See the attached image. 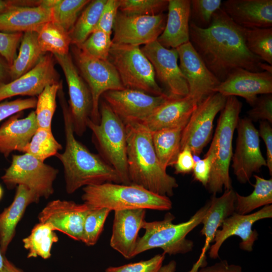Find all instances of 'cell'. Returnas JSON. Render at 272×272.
Here are the masks:
<instances>
[{"label": "cell", "instance_id": "1", "mask_svg": "<svg viewBox=\"0 0 272 272\" xmlns=\"http://www.w3.org/2000/svg\"><path fill=\"white\" fill-rule=\"evenodd\" d=\"M189 41L209 70L222 82L237 68L262 72V61L247 49L243 27L235 24L221 8L210 26L189 24Z\"/></svg>", "mask_w": 272, "mask_h": 272}, {"label": "cell", "instance_id": "2", "mask_svg": "<svg viewBox=\"0 0 272 272\" xmlns=\"http://www.w3.org/2000/svg\"><path fill=\"white\" fill-rule=\"evenodd\" d=\"M62 108L65 146L55 157L64 170L65 190L72 194L81 187L106 182L121 183L117 172L99 155L91 152L75 137L72 118L62 88L58 91Z\"/></svg>", "mask_w": 272, "mask_h": 272}, {"label": "cell", "instance_id": "3", "mask_svg": "<svg viewBox=\"0 0 272 272\" xmlns=\"http://www.w3.org/2000/svg\"><path fill=\"white\" fill-rule=\"evenodd\" d=\"M124 124L127 171L130 184L160 195L168 197L173 196L178 184L160 163L153 145L151 132L139 122Z\"/></svg>", "mask_w": 272, "mask_h": 272}, {"label": "cell", "instance_id": "4", "mask_svg": "<svg viewBox=\"0 0 272 272\" xmlns=\"http://www.w3.org/2000/svg\"><path fill=\"white\" fill-rule=\"evenodd\" d=\"M82 190L81 198L91 208H105L116 211L131 209L168 211L172 208L169 197L132 184L106 182L87 186Z\"/></svg>", "mask_w": 272, "mask_h": 272}, {"label": "cell", "instance_id": "5", "mask_svg": "<svg viewBox=\"0 0 272 272\" xmlns=\"http://www.w3.org/2000/svg\"><path fill=\"white\" fill-rule=\"evenodd\" d=\"M209 205V202H207L188 220L179 224L173 223L175 217L170 213L162 220H145L142 225L145 233L138 240L133 256L155 248L162 249L163 253L169 255L185 254L192 251L194 243L186 236L201 223Z\"/></svg>", "mask_w": 272, "mask_h": 272}, {"label": "cell", "instance_id": "6", "mask_svg": "<svg viewBox=\"0 0 272 272\" xmlns=\"http://www.w3.org/2000/svg\"><path fill=\"white\" fill-rule=\"evenodd\" d=\"M242 108V103L236 97H228L217 122L209 149L214 154V162L207 187L213 195L221 193L223 189L232 188L229 174L232 141Z\"/></svg>", "mask_w": 272, "mask_h": 272}, {"label": "cell", "instance_id": "7", "mask_svg": "<svg viewBox=\"0 0 272 272\" xmlns=\"http://www.w3.org/2000/svg\"><path fill=\"white\" fill-rule=\"evenodd\" d=\"M100 120L94 123L90 118L87 126L100 156L118 173L122 184H130L127 166V139L125 125L105 101L99 108Z\"/></svg>", "mask_w": 272, "mask_h": 272}, {"label": "cell", "instance_id": "8", "mask_svg": "<svg viewBox=\"0 0 272 272\" xmlns=\"http://www.w3.org/2000/svg\"><path fill=\"white\" fill-rule=\"evenodd\" d=\"M108 60L124 88L155 96L166 94L157 83L153 66L139 46L112 43Z\"/></svg>", "mask_w": 272, "mask_h": 272}, {"label": "cell", "instance_id": "9", "mask_svg": "<svg viewBox=\"0 0 272 272\" xmlns=\"http://www.w3.org/2000/svg\"><path fill=\"white\" fill-rule=\"evenodd\" d=\"M58 170L32 155H13L10 166L1 177L9 189L25 186L39 199L48 198L54 192L53 183Z\"/></svg>", "mask_w": 272, "mask_h": 272}, {"label": "cell", "instance_id": "10", "mask_svg": "<svg viewBox=\"0 0 272 272\" xmlns=\"http://www.w3.org/2000/svg\"><path fill=\"white\" fill-rule=\"evenodd\" d=\"M72 51L75 64L91 93L92 109L90 119L95 123H99L100 97L108 91L120 90L124 88L116 69L108 60L94 58L75 45Z\"/></svg>", "mask_w": 272, "mask_h": 272}, {"label": "cell", "instance_id": "11", "mask_svg": "<svg viewBox=\"0 0 272 272\" xmlns=\"http://www.w3.org/2000/svg\"><path fill=\"white\" fill-rule=\"evenodd\" d=\"M227 98L214 93L197 104L182 131L181 150L188 147L192 154L200 156L211 140L214 119L224 108Z\"/></svg>", "mask_w": 272, "mask_h": 272}, {"label": "cell", "instance_id": "12", "mask_svg": "<svg viewBox=\"0 0 272 272\" xmlns=\"http://www.w3.org/2000/svg\"><path fill=\"white\" fill-rule=\"evenodd\" d=\"M236 129L237 138L232 167L237 180L246 183L254 173L266 166V162L260 151L258 130L252 121L247 117L239 118Z\"/></svg>", "mask_w": 272, "mask_h": 272}, {"label": "cell", "instance_id": "13", "mask_svg": "<svg viewBox=\"0 0 272 272\" xmlns=\"http://www.w3.org/2000/svg\"><path fill=\"white\" fill-rule=\"evenodd\" d=\"M61 68L68 86L69 108L75 134L82 136L87 128L92 109L90 89L80 75L70 53L53 55Z\"/></svg>", "mask_w": 272, "mask_h": 272}, {"label": "cell", "instance_id": "14", "mask_svg": "<svg viewBox=\"0 0 272 272\" xmlns=\"http://www.w3.org/2000/svg\"><path fill=\"white\" fill-rule=\"evenodd\" d=\"M167 15L130 16L118 11L113 25V44L147 45L157 40L164 30Z\"/></svg>", "mask_w": 272, "mask_h": 272}, {"label": "cell", "instance_id": "15", "mask_svg": "<svg viewBox=\"0 0 272 272\" xmlns=\"http://www.w3.org/2000/svg\"><path fill=\"white\" fill-rule=\"evenodd\" d=\"M141 48L153 65L156 77L167 90V94L172 98L187 96L188 87L178 64L176 49L165 48L157 40Z\"/></svg>", "mask_w": 272, "mask_h": 272}, {"label": "cell", "instance_id": "16", "mask_svg": "<svg viewBox=\"0 0 272 272\" xmlns=\"http://www.w3.org/2000/svg\"><path fill=\"white\" fill-rule=\"evenodd\" d=\"M102 96L124 124L141 121L170 97L167 94L155 96L127 88L108 91Z\"/></svg>", "mask_w": 272, "mask_h": 272}, {"label": "cell", "instance_id": "17", "mask_svg": "<svg viewBox=\"0 0 272 272\" xmlns=\"http://www.w3.org/2000/svg\"><path fill=\"white\" fill-rule=\"evenodd\" d=\"M272 217V205L264 206L259 210L251 214L241 215L236 212L226 218L221 225V229L216 231L213 242L210 247L209 256L212 259L219 257V252L224 242L232 236L241 239L239 247L241 249L251 251L258 234L252 230L253 225L260 220Z\"/></svg>", "mask_w": 272, "mask_h": 272}, {"label": "cell", "instance_id": "18", "mask_svg": "<svg viewBox=\"0 0 272 272\" xmlns=\"http://www.w3.org/2000/svg\"><path fill=\"white\" fill-rule=\"evenodd\" d=\"M55 58L45 53L37 64L18 78L0 84V102L16 96H38L48 85L59 83V75L55 67Z\"/></svg>", "mask_w": 272, "mask_h": 272}, {"label": "cell", "instance_id": "19", "mask_svg": "<svg viewBox=\"0 0 272 272\" xmlns=\"http://www.w3.org/2000/svg\"><path fill=\"white\" fill-rule=\"evenodd\" d=\"M176 49L179 67L188 85V96L198 104L214 93L221 82L207 67L190 41Z\"/></svg>", "mask_w": 272, "mask_h": 272}, {"label": "cell", "instance_id": "20", "mask_svg": "<svg viewBox=\"0 0 272 272\" xmlns=\"http://www.w3.org/2000/svg\"><path fill=\"white\" fill-rule=\"evenodd\" d=\"M90 207L85 203L55 199L49 202L38 215L39 222L47 223L54 231L81 241L83 226Z\"/></svg>", "mask_w": 272, "mask_h": 272}, {"label": "cell", "instance_id": "21", "mask_svg": "<svg viewBox=\"0 0 272 272\" xmlns=\"http://www.w3.org/2000/svg\"><path fill=\"white\" fill-rule=\"evenodd\" d=\"M214 93L226 97H243L252 106L258 95L272 93V73L235 69L215 89Z\"/></svg>", "mask_w": 272, "mask_h": 272}, {"label": "cell", "instance_id": "22", "mask_svg": "<svg viewBox=\"0 0 272 272\" xmlns=\"http://www.w3.org/2000/svg\"><path fill=\"white\" fill-rule=\"evenodd\" d=\"M146 210L114 211L110 245L126 259L133 258L140 230L145 221Z\"/></svg>", "mask_w": 272, "mask_h": 272}, {"label": "cell", "instance_id": "23", "mask_svg": "<svg viewBox=\"0 0 272 272\" xmlns=\"http://www.w3.org/2000/svg\"><path fill=\"white\" fill-rule=\"evenodd\" d=\"M221 9L240 27L272 28L271 0H227L222 2Z\"/></svg>", "mask_w": 272, "mask_h": 272}, {"label": "cell", "instance_id": "24", "mask_svg": "<svg viewBox=\"0 0 272 272\" xmlns=\"http://www.w3.org/2000/svg\"><path fill=\"white\" fill-rule=\"evenodd\" d=\"M51 21L50 9L40 4L17 6L0 13V32L16 33L37 32L44 24Z\"/></svg>", "mask_w": 272, "mask_h": 272}, {"label": "cell", "instance_id": "25", "mask_svg": "<svg viewBox=\"0 0 272 272\" xmlns=\"http://www.w3.org/2000/svg\"><path fill=\"white\" fill-rule=\"evenodd\" d=\"M22 114L12 115L0 126V153L5 158L14 151L24 153L38 128L35 111L24 118Z\"/></svg>", "mask_w": 272, "mask_h": 272}, {"label": "cell", "instance_id": "26", "mask_svg": "<svg viewBox=\"0 0 272 272\" xmlns=\"http://www.w3.org/2000/svg\"><path fill=\"white\" fill-rule=\"evenodd\" d=\"M197 105L188 95L182 98L169 97L139 122L151 132L175 126L187 122Z\"/></svg>", "mask_w": 272, "mask_h": 272}, {"label": "cell", "instance_id": "27", "mask_svg": "<svg viewBox=\"0 0 272 272\" xmlns=\"http://www.w3.org/2000/svg\"><path fill=\"white\" fill-rule=\"evenodd\" d=\"M164 31L157 41L167 48L176 49L189 41L190 0H168Z\"/></svg>", "mask_w": 272, "mask_h": 272}, {"label": "cell", "instance_id": "28", "mask_svg": "<svg viewBox=\"0 0 272 272\" xmlns=\"http://www.w3.org/2000/svg\"><path fill=\"white\" fill-rule=\"evenodd\" d=\"M13 201L0 213V248L5 255L15 237L16 227L28 206L40 199L24 185L17 186Z\"/></svg>", "mask_w": 272, "mask_h": 272}, {"label": "cell", "instance_id": "29", "mask_svg": "<svg viewBox=\"0 0 272 272\" xmlns=\"http://www.w3.org/2000/svg\"><path fill=\"white\" fill-rule=\"evenodd\" d=\"M236 192L233 188L226 190L220 197L213 195L209 201V209L201 222L203 227L200 234L205 236V240L198 259H206V253L216 231L224 221L235 212Z\"/></svg>", "mask_w": 272, "mask_h": 272}, {"label": "cell", "instance_id": "30", "mask_svg": "<svg viewBox=\"0 0 272 272\" xmlns=\"http://www.w3.org/2000/svg\"><path fill=\"white\" fill-rule=\"evenodd\" d=\"M187 122L175 126L151 131L153 145L157 157L165 169L169 166H174L181 151L182 133Z\"/></svg>", "mask_w": 272, "mask_h": 272}, {"label": "cell", "instance_id": "31", "mask_svg": "<svg viewBox=\"0 0 272 272\" xmlns=\"http://www.w3.org/2000/svg\"><path fill=\"white\" fill-rule=\"evenodd\" d=\"M19 46L17 57L10 66V82L31 70L45 54L38 44L36 32L24 33Z\"/></svg>", "mask_w": 272, "mask_h": 272}, {"label": "cell", "instance_id": "32", "mask_svg": "<svg viewBox=\"0 0 272 272\" xmlns=\"http://www.w3.org/2000/svg\"><path fill=\"white\" fill-rule=\"evenodd\" d=\"M58 241V237L50 224L39 222L33 227L29 235L23 239L22 242L28 250V258L40 257L47 259L51 256L53 244Z\"/></svg>", "mask_w": 272, "mask_h": 272}, {"label": "cell", "instance_id": "33", "mask_svg": "<svg viewBox=\"0 0 272 272\" xmlns=\"http://www.w3.org/2000/svg\"><path fill=\"white\" fill-rule=\"evenodd\" d=\"M39 47L44 53L64 55L69 53L71 39L69 32L61 26L50 21L37 32Z\"/></svg>", "mask_w": 272, "mask_h": 272}, {"label": "cell", "instance_id": "34", "mask_svg": "<svg viewBox=\"0 0 272 272\" xmlns=\"http://www.w3.org/2000/svg\"><path fill=\"white\" fill-rule=\"evenodd\" d=\"M254 189L249 195L243 196L236 192L235 212L250 214L253 210L272 203V179H266L257 175Z\"/></svg>", "mask_w": 272, "mask_h": 272}, {"label": "cell", "instance_id": "35", "mask_svg": "<svg viewBox=\"0 0 272 272\" xmlns=\"http://www.w3.org/2000/svg\"><path fill=\"white\" fill-rule=\"evenodd\" d=\"M89 0H45L44 5L50 9L51 22L70 32Z\"/></svg>", "mask_w": 272, "mask_h": 272}, {"label": "cell", "instance_id": "36", "mask_svg": "<svg viewBox=\"0 0 272 272\" xmlns=\"http://www.w3.org/2000/svg\"><path fill=\"white\" fill-rule=\"evenodd\" d=\"M107 0L91 1L69 32L71 44L80 45L95 30Z\"/></svg>", "mask_w": 272, "mask_h": 272}, {"label": "cell", "instance_id": "37", "mask_svg": "<svg viewBox=\"0 0 272 272\" xmlns=\"http://www.w3.org/2000/svg\"><path fill=\"white\" fill-rule=\"evenodd\" d=\"M246 46L261 61L272 64V28H243Z\"/></svg>", "mask_w": 272, "mask_h": 272}, {"label": "cell", "instance_id": "38", "mask_svg": "<svg viewBox=\"0 0 272 272\" xmlns=\"http://www.w3.org/2000/svg\"><path fill=\"white\" fill-rule=\"evenodd\" d=\"M62 146L54 137L52 130L38 127L24 153L29 154L41 161L55 156Z\"/></svg>", "mask_w": 272, "mask_h": 272}, {"label": "cell", "instance_id": "39", "mask_svg": "<svg viewBox=\"0 0 272 272\" xmlns=\"http://www.w3.org/2000/svg\"><path fill=\"white\" fill-rule=\"evenodd\" d=\"M61 87V82L48 85L38 96L35 112L38 127L51 130L56 96Z\"/></svg>", "mask_w": 272, "mask_h": 272}, {"label": "cell", "instance_id": "40", "mask_svg": "<svg viewBox=\"0 0 272 272\" xmlns=\"http://www.w3.org/2000/svg\"><path fill=\"white\" fill-rule=\"evenodd\" d=\"M111 211L105 208H90L84 221L81 242L89 246L96 244Z\"/></svg>", "mask_w": 272, "mask_h": 272}, {"label": "cell", "instance_id": "41", "mask_svg": "<svg viewBox=\"0 0 272 272\" xmlns=\"http://www.w3.org/2000/svg\"><path fill=\"white\" fill-rule=\"evenodd\" d=\"M168 0H120V12L130 16H153L163 13Z\"/></svg>", "mask_w": 272, "mask_h": 272}, {"label": "cell", "instance_id": "42", "mask_svg": "<svg viewBox=\"0 0 272 272\" xmlns=\"http://www.w3.org/2000/svg\"><path fill=\"white\" fill-rule=\"evenodd\" d=\"M111 35L96 29L80 45L76 46L94 58L108 60L112 44Z\"/></svg>", "mask_w": 272, "mask_h": 272}, {"label": "cell", "instance_id": "43", "mask_svg": "<svg viewBox=\"0 0 272 272\" xmlns=\"http://www.w3.org/2000/svg\"><path fill=\"white\" fill-rule=\"evenodd\" d=\"M222 3L221 0L190 1V22L199 28H208L214 14L221 8Z\"/></svg>", "mask_w": 272, "mask_h": 272}, {"label": "cell", "instance_id": "44", "mask_svg": "<svg viewBox=\"0 0 272 272\" xmlns=\"http://www.w3.org/2000/svg\"><path fill=\"white\" fill-rule=\"evenodd\" d=\"M165 258L164 253L158 254L148 260L118 266H109L105 272H159Z\"/></svg>", "mask_w": 272, "mask_h": 272}, {"label": "cell", "instance_id": "45", "mask_svg": "<svg viewBox=\"0 0 272 272\" xmlns=\"http://www.w3.org/2000/svg\"><path fill=\"white\" fill-rule=\"evenodd\" d=\"M252 121H266L272 123V95L267 94L258 97L252 108L247 112Z\"/></svg>", "mask_w": 272, "mask_h": 272}, {"label": "cell", "instance_id": "46", "mask_svg": "<svg viewBox=\"0 0 272 272\" xmlns=\"http://www.w3.org/2000/svg\"><path fill=\"white\" fill-rule=\"evenodd\" d=\"M23 36L22 33L0 32V53L11 66L16 58L17 51Z\"/></svg>", "mask_w": 272, "mask_h": 272}, {"label": "cell", "instance_id": "47", "mask_svg": "<svg viewBox=\"0 0 272 272\" xmlns=\"http://www.w3.org/2000/svg\"><path fill=\"white\" fill-rule=\"evenodd\" d=\"M37 101L34 97L0 102V122L25 110L35 108Z\"/></svg>", "mask_w": 272, "mask_h": 272}, {"label": "cell", "instance_id": "48", "mask_svg": "<svg viewBox=\"0 0 272 272\" xmlns=\"http://www.w3.org/2000/svg\"><path fill=\"white\" fill-rule=\"evenodd\" d=\"M119 6L120 0H107L95 30H100L111 35Z\"/></svg>", "mask_w": 272, "mask_h": 272}, {"label": "cell", "instance_id": "49", "mask_svg": "<svg viewBox=\"0 0 272 272\" xmlns=\"http://www.w3.org/2000/svg\"><path fill=\"white\" fill-rule=\"evenodd\" d=\"M214 162V154L208 150L205 157L195 162L193 169L194 180L201 183L207 187Z\"/></svg>", "mask_w": 272, "mask_h": 272}, {"label": "cell", "instance_id": "50", "mask_svg": "<svg viewBox=\"0 0 272 272\" xmlns=\"http://www.w3.org/2000/svg\"><path fill=\"white\" fill-rule=\"evenodd\" d=\"M195 162L193 154L188 147H185L179 153L174 165L175 174H187L192 171Z\"/></svg>", "mask_w": 272, "mask_h": 272}, {"label": "cell", "instance_id": "51", "mask_svg": "<svg viewBox=\"0 0 272 272\" xmlns=\"http://www.w3.org/2000/svg\"><path fill=\"white\" fill-rule=\"evenodd\" d=\"M259 137L263 139L266 149V167L269 174H272V128L266 121H260L258 130Z\"/></svg>", "mask_w": 272, "mask_h": 272}, {"label": "cell", "instance_id": "52", "mask_svg": "<svg viewBox=\"0 0 272 272\" xmlns=\"http://www.w3.org/2000/svg\"><path fill=\"white\" fill-rule=\"evenodd\" d=\"M197 272H243L242 267L237 264H229L226 260H221L210 266H204Z\"/></svg>", "mask_w": 272, "mask_h": 272}, {"label": "cell", "instance_id": "53", "mask_svg": "<svg viewBox=\"0 0 272 272\" xmlns=\"http://www.w3.org/2000/svg\"><path fill=\"white\" fill-rule=\"evenodd\" d=\"M40 1L0 0V13L6 12L17 6H35L39 5Z\"/></svg>", "mask_w": 272, "mask_h": 272}, {"label": "cell", "instance_id": "54", "mask_svg": "<svg viewBox=\"0 0 272 272\" xmlns=\"http://www.w3.org/2000/svg\"><path fill=\"white\" fill-rule=\"evenodd\" d=\"M10 66L6 59L0 53V84L10 82Z\"/></svg>", "mask_w": 272, "mask_h": 272}, {"label": "cell", "instance_id": "55", "mask_svg": "<svg viewBox=\"0 0 272 272\" xmlns=\"http://www.w3.org/2000/svg\"><path fill=\"white\" fill-rule=\"evenodd\" d=\"M1 272H25L22 269L16 266L6 256L4 259V265Z\"/></svg>", "mask_w": 272, "mask_h": 272}, {"label": "cell", "instance_id": "56", "mask_svg": "<svg viewBox=\"0 0 272 272\" xmlns=\"http://www.w3.org/2000/svg\"><path fill=\"white\" fill-rule=\"evenodd\" d=\"M176 269V261L175 260H171L167 264L162 265L159 272H175Z\"/></svg>", "mask_w": 272, "mask_h": 272}, {"label": "cell", "instance_id": "57", "mask_svg": "<svg viewBox=\"0 0 272 272\" xmlns=\"http://www.w3.org/2000/svg\"><path fill=\"white\" fill-rule=\"evenodd\" d=\"M5 255H4L1 250L0 248V272L2 271L3 268L4 267V259L5 257Z\"/></svg>", "mask_w": 272, "mask_h": 272}, {"label": "cell", "instance_id": "58", "mask_svg": "<svg viewBox=\"0 0 272 272\" xmlns=\"http://www.w3.org/2000/svg\"><path fill=\"white\" fill-rule=\"evenodd\" d=\"M4 191L2 187L0 185V200L2 199L3 196Z\"/></svg>", "mask_w": 272, "mask_h": 272}]
</instances>
